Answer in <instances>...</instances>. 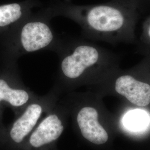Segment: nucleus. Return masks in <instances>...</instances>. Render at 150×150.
I'll return each instance as SVG.
<instances>
[{
	"instance_id": "f257e3e1",
	"label": "nucleus",
	"mask_w": 150,
	"mask_h": 150,
	"mask_svg": "<svg viewBox=\"0 0 150 150\" xmlns=\"http://www.w3.org/2000/svg\"><path fill=\"white\" fill-rule=\"evenodd\" d=\"M55 52L59 62L54 86L69 93L80 83L87 73L98 64L101 55L95 47L64 38Z\"/></svg>"
},
{
	"instance_id": "f03ea898",
	"label": "nucleus",
	"mask_w": 150,
	"mask_h": 150,
	"mask_svg": "<svg viewBox=\"0 0 150 150\" xmlns=\"http://www.w3.org/2000/svg\"><path fill=\"white\" fill-rule=\"evenodd\" d=\"M50 9L31 14L15 26L13 52L15 57L36 52H55L62 38L52 27Z\"/></svg>"
},
{
	"instance_id": "7ed1b4c3",
	"label": "nucleus",
	"mask_w": 150,
	"mask_h": 150,
	"mask_svg": "<svg viewBox=\"0 0 150 150\" xmlns=\"http://www.w3.org/2000/svg\"><path fill=\"white\" fill-rule=\"evenodd\" d=\"M62 93L53 86L45 95H38L30 102L11 125L7 139L13 150H22L27 138L42 118L59 102Z\"/></svg>"
},
{
	"instance_id": "20e7f679",
	"label": "nucleus",
	"mask_w": 150,
	"mask_h": 150,
	"mask_svg": "<svg viewBox=\"0 0 150 150\" xmlns=\"http://www.w3.org/2000/svg\"><path fill=\"white\" fill-rule=\"evenodd\" d=\"M61 100L67 107L75 129L83 139L96 146L107 143L109 136L100 122L97 108L81 102L78 95L71 92Z\"/></svg>"
},
{
	"instance_id": "39448f33",
	"label": "nucleus",
	"mask_w": 150,
	"mask_h": 150,
	"mask_svg": "<svg viewBox=\"0 0 150 150\" xmlns=\"http://www.w3.org/2000/svg\"><path fill=\"white\" fill-rule=\"evenodd\" d=\"M69 117V110L60 98L28 136L22 150H54Z\"/></svg>"
},
{
	"instance_id": "423d86ee",
	"label": "nucleus",
	"mask_w": 150,
	"mask_h": 150,
	"mask_svg": "<svg viewBox=\"0 0 150 150\" xmlns=\"http://www.w3.org/2000/svg\"><path fill=\"white\" fill-rule=\"evenodd\" d=\"M38 96L19 77H0V103H5L10 106L16 117Z\"/></svg>"
},
{
	"instance_id": "0eeeda50",
	"label": "nucleus",
	"mask_w": 150,
	"mask_h": 150,
	"mask_svg": "<svg viewBox=\"0 0 150 150\" xmlns=\"http://www.w3.org/2000/svg\"><path fill=\"white\" fill-rule=\"evenodd\" d=\"M115 90L136 106L144 107L150 103V85L129 75L118 77L115 82Z\"/></svg>"
},
{
	"instance_id": "6e6552de",
	"label": "nucleus",
	"mask_w": 150,
	"mask_h": 150,
	"mask_svg": "<svg viewBox=\"0 0 150 150\" xmlns=\"http://www.w3.org/2000/svg\"><path fill=\"white\" fill-rule=\"evenodd\" d=\"M38 5L35 0H26L0 6V28L15 26L32 14V8Z\"/></svg>"
},
{
	"instance_id": "1a4fd4ad",
	"label": "nucleus",
	"mask_w": 150,
	"mask_h": 150,
	"mask_svg": "<svg viewBox=\"0 0 150 150\" xmlns=\"http://www.w3.org/2000/svg\"><path fill=\"white\" fill-rule=\"evenodd\" d=\"M149 120L146 113L139 110H136L126 114L124 119V123L131 130L139 131L145 129L148 124Z\"/></svg>"
},
{
	"instance_id": "9d476101",
	"label": "nucleus",
	"mask_w": 150,
	"mask_h": 150,
	"mask_svg": "<svg viewBox=\"0 0 150 150\" xmlns=\"http://www.w3.org/2000/svg\"><path fill=\"white\" fill-rule=\"evenodd\" d=\"M149 36H150V28H149Z\"/></svg>"
},
{
	"instance_id": "9b49d317",
	"label": "nucleus",
	"mask_w": 150,
	"mask_h": 150,
	"mask_svg": "<svg viewBox=\"0 0 150 150\" xmlns=\"http://www.w3.org/2000/svg\"><path fill=\"white\" fill-rule=\"evenodd\" d=\"M54 150H58V149H57V148H56V149H54Z\"/></svg>"
}]
</instances>
